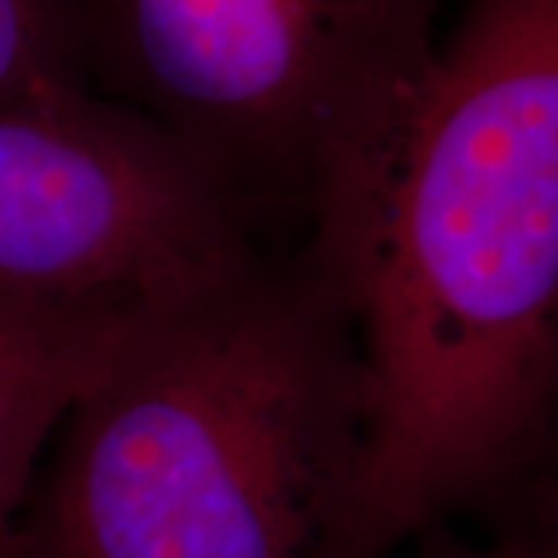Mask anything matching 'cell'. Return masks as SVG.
Returning a JSON list of instances; mask_svg holds the SVG:
<instances>
[{"instance_id":"2","label":"cell","mask_w":558,"mask_h":558,"mask_svg":"<svg viewBox=\"0 0 558 558\" xmlns=\"http://www.w3.org/2000/svg\"><path fill=\"white\" fill-rule=\"evenodd\" d=\"M366 447L354 323L260 252L143 317L62 418L20 558H339Z\"/></svg>"},{"instance_id":"5","label":"cell","mask_w":558,"mask_h":558,"mask_svg":"<svg viewBox=\"0 0 558 558\" xmlns=\"http://www.w3.org/2000/svg\"><path fill=\"white\" fill-rule=\"evenodd\" d=\"M140 319L0 299V558H20L40 459Z\"/></svg>"},{"instance_id":"4","label":"cell","mask_w":558,"mask_h":558,"mask_svg":"<svg viewBox=\"0 0 558 558\" xmlns=\"http://www.w3.org/2000/svg\"><path fill=\"white\" fill-rule=\"evenodd\" d=\"M255 233L178 140L94 84L0 109V299L146 317L252 264Z\"/></svg>"},{"instance_id":"7","label":"cell","mask_w":558,"mask_h":558,"mask_svg":"<svg viewBox=\"0 0 558 558\" xmlns=\"http://www.w3.org/2000/svg\"><path fill=\"white\" fill-rule=\"evenodd\" d=\"M416 558H558V509L519 521L487 543H465L428 531L418 537Z\"/></svg>"},{"instance_id":"1","label":"cell","mask_w":558,"mask_h":558,"mask_svg":"<svg viewBox=\"0 0 558 558\" xmlns=\"http://www.w3.org/2000/svg\"><path fill=\"white\" fill-rule=\"evenodd\" d=\"M301 252L354 323L339 558H395L537 465L558 410V0H465L379 161Z\"/></svg>"},{"instance_id":"8","label":"cell","mask_w":558,"mask_h":558,"mask_svg":"<svg viewBox=\"0 0 558 558\" xmlns=\"http://www.w3.org/2000/svg\"><path fill=\"white\" fill-rule=\"evenodd\" d=\"M558 450V410H556V418H553V432H549V444H546V450Z\"/></svg>"},{"instance_id":"3","label":"cell","mask_w":558,"mask_h":558,"mask_svg":"<svg viewBox=\"0 0 558 558\" xmlns=\"http://www.w3.org/2000/svg\"><path fill=\"white\" fill-rule=\"evenodd\" d=\"M440 0H81L87 69L258 227L314 220L385 153L438 53Z\"/></svg>"},{"instance_id":"6","label":"cell","mask_w":558,"mask_h":558,"mask_svg":"<svg viewBox=\"0 0 558 558\" xmlns=\"http://www.w3.org/2000/svg\"><path fill=\"white\" fill-rule=\"evenodd\" d=\"M94 84L81 0H0V109Z\"/></svg>"}]
</instances>
